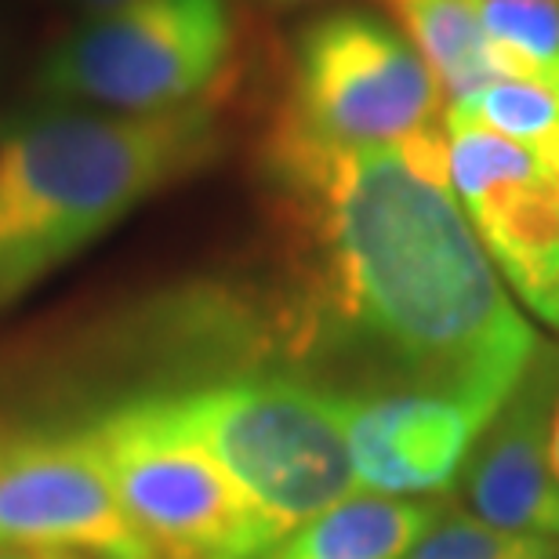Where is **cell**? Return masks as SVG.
<instances>
[{"mask_svg":"<svg viewBox=\"0 0 559 559\" xmlns=\"http://www.w3.org/2000/svg\"><path fill=\"white\" fill-rule=\"evenodd\" d=\"M262 167L295 251L301 342L353 349L404 393L495 421L545 345L457 204L447 124L374 150L265 131Z\"/></svg>","mask_w":559,"mask_h":559,"instance_id":"1","label":"cell"},{"mask_svg":"<svg viewBox=\"0 0 559 559\" xmlns=\"http://www.w3.org/2000/svg\"><path fill=\"white\" fill-rule=\"evenodd\" d=\"M233 87V84H229ZM229 87L167 114L51 106L0 128V312L226 145Z\"/></svg>","mask_w":559,"mask_h":559,"instance_id":"2","label":"cell"},{"mask_svg":"<svg viewBox=\"0 0 559 559\" xmlns=\"http://www.w3.org/2000/svg\"><path fill=\"white\" fill-rule=\"evenodd\" d=\"M167 400L280 538L356 487L345 393L248 367Z\"/></svg>","mask_w":559,"mask_h":559,"instance_id":"3","label":"cell"},{"mask_svg":"<svg viewBox=\"0 0 559 559\" xmlns=\"http://www.w3.org/2000/svg\"><path fill=\"white\" fill-rule=\"evenodd\" d=\"M233 0H131L84 15L40 55L33 92L51 106L167 114L237 81Z\"/></svg>","mask_w":559,"mask_h":559,"instance_id":"4","label":"cell"},{"mask_svg":"<svg viewBox=\"0 0 559 559\" xmlns=\"http://www.w3.org/2000/svg\"><path fill=\"white\" fill-rule=\"evenodd\" d=\"M443 92L400 26L364 8L309 19L290 37L270 135L320 150L400 145L443 128Z\"/></svg>","mask_w":559,"mask_h":559,"instance_id":"5","label":"cell"},{"mask_svg":"<svg viewBox=\"0 0 559 559\" xmlns=\"http://www.w3.org/2000/svg\"><path fill=\"white\" fill-rule=\"evenodd\" d=\"M81 432L156 559H262L280 542L167 396L124 400Z\"/></svg>","mask_w":559,"mask_h":559,"instance_id":"6","label":"cell"},{"mask_svg":"<svg viewBox=\"0 0 559 559\" xmlns=\"http://www.w3.org/2000/svg\"><path fill=\"white\" fill-rule=\"evenodd\" d=\"M0 549L156 559L87 436L37 425H0Z\"/></svg>","mask_w":559,"mask_h":559,"instance_id":"7","label":"cell"},{"mask_svg":"<svg viewBox=\"0 0 559 559\" xmlns=\"http://www.w3.org/2000/svg\"><path fill=\"white\" fill-rule=\"evenodd\" d=\"M451 186L490 262L545 317L559 290V175L512 139L447 114Z\"/></svg>","mask_w":559,"mask_h":559,"instance_id":"8","label":"cell"},{"mask_svg":"<svg viewBox=\"0 0 559 559\" xmlns=\"http://www.w3.org/2000/svg\"><path fill=\"white\" fill-rule=\"evenodd\" d=\"M487 425L432 393L345 396V443L356 487L367 495H443L462 476Z\"/></svg>","mask_w":559,"mask_h":559,"instance_id":"9","label":"cell"},{"mask_svg":"<svg viewBox=\"0 0 559 559\" xmlns=\"http://www.w3.org/2000/svg\"><path fill=\"white\" fill-rule=\"evenodd\" d=\"M552 407L556 364L545 353L462 468L468 506L490 527L559 542V479L549 465Z\"/></svg>","mask_w":559,"mask_h":559,"instance_id":"10","label":"cell"},{"mask_svg":"<svg viewBox=\"0 0 559 559\" xmlns=\"http://www.w3.org/2000/svg\"><path fill=\"white\" fill-rule=\"evenodd\" d=\"M447 501L353 495L284 534L262 559H404Z\"/></svg>","mask_w":559,"mask_h":559,"instance_id":"11","label":"cell"},{"mask_svg":"<svg viewBox=\"0 0 559 559\" xmlns=\"http://www.w3.org/2000/svg\"><path fill=\"white\" fill-rule=\"evenodd\" d=\"M382 4L393 11L400 33L415 44L451 103L506 81L479 22L476 0H382Z\"/></svg>","mask_w":559,"mask_h":559,"instance_id":"12","label":"cell"},{"mask_svg":"<svg viewBox=\"0 0 559 559\" xmlns=\"http://www.w3.org/2000/svg\"><path fill=\"white\" fill-rule=\"evenodd\" d=\"M476 11L506 81L559 92V0H476Z\"/></svg>","mask_w":559,"mask_h":559,"instance_id":"13","label":"cell"},{"mask_svg":"<svg viewBox=\"0 0 559 559\" xmlns=\"http://www.w3.org/2000/svg\"><path fill=\"white\" fill-rule=\"evenodd\" d=\"M559 542L531 538V534L498 531L479 516L447 512L421 534L418 545L404 559H556Z\"/></svg>","mask_w":559,"mask_h":559,"instance_id":"14","label":"cell"},{"mask_svg":"<svg viewBox=\"0 0 559 559\" xmlns=\"http://www.w3.org/2000/svg\"><path fill=\"white\" fill-rule=\"evenodd\" d=\"M62 4L76 8V11H81V15H98V11H109V8L131 4V0H62Z\"/></svg>","mask_w":559,"mask_h":559,"instance_id":"15","label":"cell"},{"mask_svg":"<svg viewBox=\"0 0 559 559\" xmlns=\"http://www.w3.org/2000/svg\"><path fill=\"white\" fill-rule=\"evenodd\" d=\"M549 465H552V476L559 479V404L552 407V418H549Z\"/></svg>","mask_w":559,"mask_h":559,"instance_id":"16","label":"cell"},{"mask_svg":"<svg viewBox=\"0 0 559 559\" xmlns=\"http://www.w3.org/2000/svg\"><path fill=\"white\" fill-rule=\"evenodd\" d=\"M0 559H51L44 552H26V549H0Z\"/></svg>","mask_w":559,"mask_h":559,"instance_id":"17","label":"cell"},{"mask_svg":"<svg viewBox=\"0 0 559 559\" xmlns=\"http://www.w3.org/2000/svg\"><path fill=\"white\" fill-rule=\"evenodd\" d=\"M542 320H549V323H556V328H559V290H556V295H552L549 309H545V317H542Z\"/></svg>","mask_w":559,"mask_h":559,"instance_id":"18","label":"cell"},{"mask_svg":"<svg viewBox=\"0 0 559 559\" xmlns=\"http://www.w3.org/2000/svg\"><path fill=\"white\" fill-rule=\"evenodd\" d=\"M273 4H306V0H273Z\"/></svg>","mask_w":559,"mask_h":559,"instance_id":"19","label":"cell"},{"mask_svg":"<svg viewBox=\"0 0 559 559\" xmlns=\"http://www.w3.org/2000/svg\"><path fill=\"white\" fill-rule=\"evenodd\" d=\"M51 559H70V556H51Z\"/></svg>","mask_w":559,"mask_h":559,"instance_id":"20","label":"cell"},{"mask_svg":"<svg viewBox=\"0 0 559 559\" xmlns=\"http://www.w3.org/2000/svg\"><path fill=\"white\" fill-rule=\"evenodd\" d=\"M0 128H4V120H0Z\"/></svg>","mask_w":559,"mask_h":559,"instance_id":"21","label":"cell"}]
</instances>
